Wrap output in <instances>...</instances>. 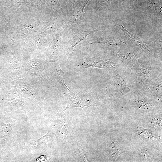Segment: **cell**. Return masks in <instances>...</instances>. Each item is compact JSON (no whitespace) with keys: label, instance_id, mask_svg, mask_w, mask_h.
I'll return each mask as SVG.
<instances>
[{"label":"cell","instance_id":"cell-3","mask_svg":"<svg viewBox=\"0 0 162 162\" xmlns=\"http://www.w3.org/2000/svg\"><path fill=\"white\" fill-rule=\"evenodd\" d=\"M116 61L121 65L131 68L135 62L140 58L138 53L130 50L115 48L112 50Z\"/></svg>","mask_w":162,"mask_h":162},{"label":"cell","instance_id":"cell-8","mask_svg":"<svg viewBox=\"0 0 162 162\" xmlns=\"http://www.w3.org/2000/svg\"><path fill=\"white\" fill-rule=\"evenodd\" d=\"M107 0H97V10H98L102 6L106 5H107V2H106Z\"/></svg>","mask_w":162,"mask_h":162},{"label":"cell","instance_id":"cell-6","mask_svg":"<svg viewBox=\"0 0 162 162\" xmlns=\"http://www.w3.org/2000/svg\"><path fill=\"white\" fill-rule=\"evenodd\" d=\"M95 43H101L114 47H118L121 46L124 42L119 39H112L99 40Z\"/></svg>","mask_w":162,"mask_h":162},{"label":"cell","instance_id":"cell-7","mask_svg":"<svg viewBox=\"0 0 162 162\" xmlns=\"http://www.w3.org/2000/svg\"><path fill=\"white\" fill-rule=\"evenodd\" d=\"M48 4L55 9H58V11L62 12V10L61 7L58 0H45Z\"/></svg>","mask_w":162,"mask_h":162},{"label":"cell","instance_id":"cell-4","mask_svg":"<svg viewBox=\"0 0 162 162\" xmlns=\"http://www.w3.org/2000/svg\"><path fill=\"white\" fill-rule=\"evenodd\" d=\"M140 90L142 93L152 95L157 98L161 99L162 91V72L152 82L143 86Z\"/></svg>","mask_w":162,"mask_h":162},{"label":"cell","instance_id":"cell-5","mask_svg":"<svg viewBox=\"0 0 162 162\" xmlns=\"http://www.w3.org/2000/svg\"><path fill=\"white\" fill-rule=\"evenodd\" d=\"M121 29L124 32L125 35L129 37L132 41L137 46L142 50L148 53H150L151 51L147 45L138 36L133 34L126 29L122 24L121 26H117Z\"/></svg>","mask_w":162,"mask_h":162},{"label":"cell","instance_id":"cell-1","mask_svg":"<svg viewBox=\"0 0 162 162\" xmlns=\"http://www.w3.org/2000/svg\"><path fill=\"white\" fill-rule=\"evenodd\" d=\"M132 68L136 73L135 82L137 87L142 88L155 80L162 72V64L138 59Z\"/></svg>","mask_w":162,"mask_h":162},{"label":"cell","instance_id":"cell-2","mask_svg":"<svg viewBox=\"0 0 162 162\" xmlns=\"http://www.w3.org/2000/svg\"><path fill=\"white\" fill-rule=\"evenodd\" d=\"M108 91L115 98H119L126 94L130 90L125 79L115 70H113L112 76Z\"/></svg>","mask_w":162,"mask_h":162}]
</instances>
